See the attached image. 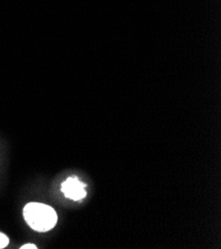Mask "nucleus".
I'll use <instances>...</instances> for the list:
<instances>
[{"mask_svg": "<svg viewBox=\"0 0 221 249\" xmlns=\"http://www.w3.org/2000/svg\"><path fill=\"white\" fill-rule=\"evenodd\" d=\"M24 219L28 226L39 232H46L55 228L58 221L56 211L41 203H29L23 210Z\"/></svg>", "mask_w": 221, "mask_h": 249, "instance_id": "1", "label": "nucleus"}, {"mask_svg": "<svg viewBox=\"0 0 221 249\" xmlns=\"http://www.w3.org/2000/svg\"><path fill=\"white\" fill-rule=\"evenodd\" d=\"M85 185L76 177H69L62 184V192L68 198L72 201H80L86 196Z\"/></svg>", "mask_w": 221, "mask_h": 249, "instance_id": "2", "label": "nucleus"}, {"mask_svg": "<svg viewBox=\"0 0 221 249\" xmlns=\"http://www.w3.org/2000/svg\"><path fill=\"white\" fill-rule=\"evenodd\" d=\"M9 244V238L2 232H0V249L5 248Z\"/></svg>", "mask_w": 221, "mask_h": 249, "instance_id": "3", "label": "nucleus"}, {"mask_svg": "<svg viewBox=\"0 0 221 249\" xmlns=\"http://www.w3.org/2000/svg\"><path fill=\"white\" fill-rule=\"evenodd\" d=\"M21 249H36V245L32 244V243H28V244H24L20 247Z\"/></svg>", "mask_w": 221, "mask_h": 249, "instance_id": "4", "label": "nucleus"}]
</instances>
